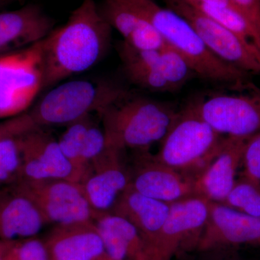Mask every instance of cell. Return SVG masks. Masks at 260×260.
<instances>
[{
  "label": "cell",
  "instance_id": "cell-1",
  "mask_svg": "<svg viewBox=\"0 0 260 260\" xmlns=\"http://www.w3.org/2000/svg\"><path fill=\"white\" fill-rule=\"evenodd\" d=\"M112 31L95 2L83 0L64 25L42 40L44 89L102 61L110 47Z\"/></svg>",
  "mask_w": 260,
  "mask_h": 260
},
{
  "label": "cell",
  "instance_id": "cell-2",
  "mask_svg": "<svg viewBox=\"0 0 260 260\" xmlns=\"http://www.w3.org/2000/svg\"><path fill=\"white\" fill-rule=\"evenodd\" d=\"M148 20L164 42L190 65L198 78L220 84L233 90L253 85L250 74L218 59L207 48L187 20L153 0H121Z\"/></svg>",
  "mask_w": 260,
  "mask_h": 260
},
{
  "label": "cell",
  "instance_id": "cell-3",
  "mask_svg": "<svg viewBox=\"0 0 260 260\" xmlns=\"http://www.w3.org/2000/svg\"><path fill=\"white\" fill-rule=\"evenodd\" d=\"M179 110L170 103L126 93L101 114L107 145L124 151L147 150L160 143Z\"/></svg>",
  "mask_w": 260,
  "mask_h": 260
},
{
  "label": "cell",
  "instance_id": "cell-4",
  "mask_svg": "<svg viewBox=\"0 0 260 260\" xmlns=\"http://www.w3.org/2000/svg\"><path fill=\"white\" fill-rule=\"evenodd\" d=\"M224 138L191 102L179 110L153 155L159 162L196 179L218 153Z\"/></svg>",
  "mask_w": 260,
  "mask_h": 260
},
{
  "label": "cell",
  "instance_id": "cell-5",
  "mask_svg": "<svg viewBox=\"0 0 260 260\" xmlns=\"http://www.w3.org/2000/svg\"><path fill=\"white\" fill-rule=\"evenodd\" d=\"M115 85L78 80L54 87L28 112L37 127L68 126L87 116H100L126 93Z\"/></svg>",
  "mask_w": 260,
  "mask_h": 260
},
{
  "label": "cell",
  "instance_id": "cell-6",
  "mask_svg": "<svg viewBox=\"0 0 260 260\" xmlns=\"http://www.w3.org/2000/svg\"><path fill=\"white\" fill-rule=\"evenodd\" d=\"M118 52L128 80L144 90L174 93L198 78L194 70L172 47L140 50L121 42Z\"/></svg>",
  "mask_w": 260,
  "mask_h": 260
},
{
  "label": "cell",
  "instance_id": "cell-7",
  "mask_svg": "<svg viewBox=\"0 0 260 260\" xmlns=\"http://www.w3.org/2000/svg\"><path fill=\"white\" fill-rule=\"evenodd\" d=\"M44 83L42 41L0 55V119L25 113Z\"/></svg>",
  "mask_w": 260,
  "mask_h": 260
},
{
  "label": "cell",
  "instance_id": "cell-8",
  "mask_svg": "<svg viewBox=\"0 0 260 260\" xmlns=\"http://www.w3.org/2000/svg\"><path fill=\"white\" fill-rule=\"evenodd\" d=\"M237 93H216L193 101L202 117L225 137L260 133V89L254 85Z\"/></svg>",
  "mask_w": 260,
  "mask_h": 260
},
{
  "label": "cell",
  "instance_id": "cell-9",
  "mask_svg": "<svg viewBox=\"0 0 260 260\" xmlns=\"http://www.w3.org/2000/svg\"><path fill=\"white\" fill-rule=\"evenodd\" d=\"M162 1L167 8L189 22L205 45L218 59L249 74L260 75L259 49L184 0Z\"/></svg>",
  "mask_w": 260,
  "mask_h": 260
},
{
  "label": "cell",
  "instance_id": "cell-10",
  "mask_svg": "<svg viewBox=\"0 0 260 260\" xmlns=\"http://www.w3.org/2000/svg\"><path fill=\"white\" fill-rule=\"evenodd\" d=\"M15 181L36 203L47 223L61 225L95 218L80 182L69 179Z\"/></svg>",
  "mask_w": 260,
  "mask_h": 260
},
{
  "label": "cell",
  "instance_id": "cell-11",
  "mask_svg": "<svg viewBox=\"0 0 260 260\" xmlns=\"http://www.w3.org/2000/svg\"><path fill=\"white\" fill-rule=\"evenodd\" d=\"M210 206V201L197 195L170 204L152 260H171L182 249H198L209 219Z\"/></svg>",
  "mask_w": 260,
  "mask_h": 260
},
{
  "label": "cell",
  "instance_id": "cell-12",
  "mask_svg": "<svg viewBox=\"0 0 260 260\" xmlns=\"http://www.w3.org/2000/svg\"><path fill=\"white\" fill-rule=\"evenodd\" d=\"M18 142L21 161L16 181L69 179L78 182L57 139L44 128L36 127L20 135Z\"/></svg>",
  "mask_w": 260,
  "mask_h": 260
},
{
  "label": "cell",
  "instance_id": "cell-13",
  "mask_svg": "<svg viewBox=\"0 0 260 260\" xmlns=\"http://www.w3.org/2000/svg\"><path fill=\"white\" fill-rule=\"evenodd\" d=\"M129 173L133 189L168 204L197 195L194 178L159 162L148 150H139L134 169Z\"/></svg>",
  "mask_w": 260,
  "mask_h": 260
},
{
  "label": "cell",
  "instance_id": "cell-14",
  "mask_svg": "<svg viewBox=\"0 0 260 260\" xmlns=\"http://www.w3.org/2000/svg\"><path fill=\"white\" fill-rule=\"evenodd\" d=\"M122 151L107 145V150L89 168L80 184L95 216L111 213L130 186L129 170L121 159Z\"/></svg>",
  "mask_w": 260,
  "mask_h": 260
},
{
  "label": "cell",
  "instance_id": "cell-15",
  "mask_svg": "<svg viewBox=\"0 0 260 260\" xmlns=\"http://www.w3.org/2000/svg\"><path fill=\"white\" fill-rule=\"evenodd\" d=\"M241 244L260 245V217L210 202L209 219L198 249L209 251Z\"/></svg>",
  "mask_w": 260,
  "mask_h": 260
},
{
  "label": "cell",
  "instance_id": "cell-16",
  "mask_svg": "<svg viewBox=\"0 0 260 260\" xmlns=\"http://www.w3.org/2000/svg\"><path fill=\"white\" fill-rule=\"evenodd\" d=\"M249 138L225 137L215 158L195 179L198 196L212 203H223L237 180V170Z\"/></svg>",
  "mask_w": 260,
  "mask_h": 260
},
{
  "label": "cell",
  "instance_id": "cell-17",
  "mask_svg": "<svg viewBox=\"0 0 260 260\" xmlns=\"http://www.w3.org/2000/svg\"><path fill=\"white\" fill-rule=\"evenodd\" d=\"M47 224L36 203L16 181L0 189V239L37 237Z\"/></svg>",
  "mask_w": 260,
  "mask_h": 260
},
{
  "label": "cell",
  "instance_id": "cell-18",
  "mask_svg": "<svg viewBox=\"0 0 260 260\" xmlns=\"http://www.w3.org/2000/svg\"><path fill=\"white\" fill-rule=\"evenodd\" d=\"M54 25V20L38 5L0 13V55L40 42Z\"/></svg>",
  "mask_w": 260,
  "mask_h": 260
},
{
  "label": "cell",
  "instance_id": "cell-19",
  "mask_svg": "<svg viewBox=\"0 0 260 260\" xmlns=\"http://www.w3.org/2000/svg\"><path fill=\"white\" fill-rule=\"evenodd\" d=\"M44 242L51 260H99L107 254L93 220L56 225Z\"/></svg>",
  "mask_w": 260,
  "mask_h": 260
},
{
  "label": "cell",
  "instance_id": "cell-20",
  "mask_svg": "<svg viewBox=\"0 0 260 260\" xmlns=\"http://www.w3.org/2000/svg\"><path fill=\"white\" fill-rule=\"evenodd\" d=\"M170 210V204L148 198L129 186L111 213L129 220L138 229L152 253Z\"/></svg>",
  "mask_w": 260,
  "mask_h": 260
},
{
  "label": "cell",
  "instance_id": "cell-21",
  "mask_svg": "<svg viewBox=\"0 0 260 260\" xmlns=\"http://www.w3.org/2000/svg\"><path fill=\"white\" fill-rule=\"evenodd\" d=\"M99 10L123 42L140 50H155L167 46L151 23L121 0H102Z\"/></svg>",
  "mask_w": 260,
  "mask_h": 260
},
{
  "label": "cell",
  "instance_id": "cell-22",
  "mask_svg": "<svg viewBox=\"0 0 260 260\" xmlns=\"http://www.w3.org/2000/svg\"><path fill=\"white\" fill-rule=\"evenodd\" d=\"M106 254L112 260H151L148 246L129 220L114 213L97 215L93 220Z\"/></svg>",
  "mask_w": 260,
  "mask_h": 260
},
{
  "label": "cell",
  "instance_id": "cell-23",
  "mask_svg": "<svg viewBox=\"0 0 260 260\" xmlns=\"http://www.w3.org/2000/svg\"><path fill=\"white\" fill-rule=\"evenodd\" d=\"M93 122L91 115L75 121L67 126L66 129L57 140L61 152L74 169L77 181L80 183L85 176L82 160L84 143L87 133Z\"/></svg>",
  "mask_w": 260,
  "mask_h": 260
},
{
  "label": "cell",
  "instance_id": "cell-24",
  "mask_svg": "<svg viewBox=\"0 0 260 260\" xmlns=\"http://www.w3.org/2000/svg\"><path fill=\"white\" fill-rule=\"evenodd\" d=\"M233 210L253 217H260V183L242 177L221 203Z\"/></svg>",
  "mask_w": 260,
  "mask_h": 260
},
{
  "label": "cell",
  "instance_id": "cell-25",
  "mask_svg": "<svg viewBox=\"0 0 260 260\" xmlns=\"http://www.w3.org/2000/svg\"><path fill=\"white\" fill-rule=\"evenodd\" d=\"M18 137L0 140V189L18 179L21 161Z\"/></svg>",
  "mask_w": 260,
  "mask_h": 260
},
{
  "label": "cell",
  "instance_id": "cell-26",
  "mask_svg": "<svg viewBox=\"0 0 260 260\" xmlns=\"http://www.w3.org/2000/svg\"><path fill=\"white\" fill-rule=\"evenodd\" d=\"M4 260H51L44 241L36 237L15 241Z\"/></svg>",
  "mask_w": 260,
  "mask_h": 260
},
{
  "label": "cell",
  "instance_id": "cell-27",
  "mask_svg": "<svg viewBox=\"0 0 260 260\" xmlns=\"http://www.w3.org/2000/svg\"><path fill=\"white\" fill-rule=\"evenodd\" d=\"M107 148V140H106L103 128L97 126L95 123L93 122L87 133L85 143H84L83 155H82L84 170H85L84 177L86 175L91 164L105 152Z\"/></svg>",
  "mask_w": 260,
  "mask_h": 260
},
{
  "label": "cell",
  "instance_id": "cell-28",
  "mask_svg": "<svg viewBox=\"0 0 260 260\" xmlns=\"http://www.w3.org/2000/svg\"><path fill=\"white\" fill-rule=\"evenodd\" d=\"M242 165V177L260 183V133L252 135L246 142Z\"/></svg>",
  "mask_w": 260,
  "mask_h": 260
},
{
  "label": "cell",
  "instance_id": "cell-29",
  "mask_svg": "<svg viewBox=\"0 0 260 260\" xmlns=\"http://www.w3.org/2000/svg\"><path fill=\"white\" fill-rule=\"evenodd\" d=\"M36 127L37 126L34 124L28 113H23L0 121V140L20 136Z\"/></svg>",
  "mask_w": 260,
  "mask_h": 260
},
{
  "label": "cell",
  "instance_id": "cell-30",
  "mask_svg": "<svg viewBox=\"0 0 260 260\" xmlns=\"http://www.w3.org/2000/svg\"><path fill=\"white\" fill-rule=\"evenodd\" d=\"M236 8L260 32V0H230Z\"/></svg>",
  "mask_w": 260,
  "mask_h": 260
},
{
  "label": "cell",
  "instance_id": "cell-31",
  "mask_svg": "<svg viewBox=\"0 0 260 260\" xmlns=\"http://www.w3.org/2000/svg\"><path fill=\"white\" fill-rule=\"evenodd\" d=\"M184 1L186 2V3H193V2H196V3L219 5V6L223 7H231V8H236L230 0H184ZM236 9H237V8H236Z\"/></svg>",
  "mask_w": 260,
  "mask_h": 260
},
{
  "label": "cell",
  "instance_id": "cell-32",
  "mask_svg": "<svg viewBox=\"0 0 260 260\" xmlns=\"http://www.w3.org/2000/svg\"><path fill=\"white\" fill-rule=\"evenodd\" d=\"M15 241H5L0 239V260H4L10 246Z\"/></svg>",
  "mask_w": 260,
  "mask_h": 260
},
{
  "label": "cell",
  "instance_id": "cell-33",
  "mask_svg": "<svg viewBox=\"0 0 260 260\" xmlns=\"http://www.w3.org/2000/svg\"><path fill=\"white\" fill-rule=\"evenodd\" d=\"M12 0H0V7L3 6V5L8 4V3L11 2Z\"/></svg>",
  "mask_w": 260,
  "mask_h": 260
},
{
  "label": "cell",
  "instance_id": "cell-34",
  "mask_svg": "<svg viewBox=\"0 0 260 260\" xmlns=\"http://www.w3.org/2000/svg\"><path fill=\"white\" fill-rule=\"evenodd\" d=\"M99 260H112V259H111V258L109 257V256H108L107 254H106V255H104V256H103L102 258H101V259H99Z\"/></svg>",
  "mask_w": 260,
  "mask_h": 260
}]
</instances>
